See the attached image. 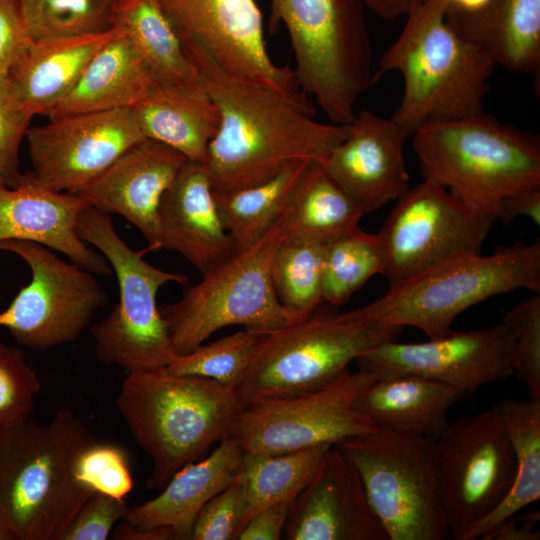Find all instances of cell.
Here are the masks:
<instances>
[{"label":"cell","mask_w":540,"mask_h":540,"mask_svg":"<svg viewBox=\"0 0 540 540\" xmlns=\"http://www.w3.org/2000/svg\"><path fill=\"white\" fill-rule=\"evenodd\" d=\"M76 232L106 258L119 285L118 303L90 328L97 360L128 372L167 366L175 353L157 294L164 284H185L187 277L149 264L118 235L112 215L93 206L80 213Z\"/></svg>","instance_id":"10"},{"label":"cell","mask_w":540,"mask_h":540,"mask_svg":"<svg viewBox=\"0 0 540 540\" xmlns=\"http://www.w3.org/2000/svg\"><path fill=\"white\" fill-rule=\"evenodd\" d=\"M186 160L168 145L145 138L77 194L101 211L124 217L142 233L148 250H159V203Z\"/></svg>","instance_id":"21"},{"label":"cell","mask_w":540,"mask_h":540,"mask_svg":"<svg viewBox=\"0 0 540 540\" xmlns=\"http://www.w3.org/2000/svg\"><path fill=\"white\" fill-rule=\"evenodd\" d=\"M325 245L285 237L277 247L271 276L278 299L286 308L308 315L323 304Z\"/></svg>","instance_id":"37"},{"label":"cell","mask_w":540,"mask_h":540,"mask_svg":"<svg viewBox=\"0 0 540 540\" xmlns=\"http://www.w3.org/2000/svg\"><path fill=\"white\" fill-rule=\"evenodd\" d=\"M332 445L321 444L272 455L244 453L239 471L247 497L243 528L265 507L282 500L296 499Z\"/></svg>","instance_id":"34"},{"label":"cell","mask_w":540,"mask_h":540,"mask_svg":"<svg viewBox=\"0 0 540 540\" xmlns=\"http://www.w3.org/2000/svg\"><path fill=\"white\" fill-rule=\"evenodd\" d=\"M267 333L244 329L191 352L175 355L165 368L172 374L197 376L231 387L252 361Z\"/></svg>","instance_id":"38"},{"label":"cell","mask_w":540,"mask_h":540,"mask_svg":"<svg viewBox=\"0 0 540 540\" xmlns=\"http://www.w3.org/2000/svg\"><path fill=\"white\" fill-rule=\"evenodd\" d=\"M89 206L82 196L48 190L24 173L18 186L0 187V241L38 242L93 274L110 275L106 258L76 232L78 217Z\"/></svg>","instance_id":"22"},{"label":"cell","mask_w":540,"mask_h":540,"mask_svg":"<svg viewBox=\"0 0 540 540\" xmlns=\"http://www.w3.org/2000/svg\"><path fill=\"white\" fill-rule=\"evenodd\" d=\"M384 20L391 21L406 15L412 0H360Z\"/></svg>","instance_id":"50"},{"label":"cell","mask_w":540,"mask_h":540,"mask_svg":"<svg viewBox=\"0 0 540 540\" xmlns=\"http://www.w3.org/2000/svg\"><path fill=\"white\" fill-rule=\"evenodd\" d=\"M246 508L245 484L238 472L227 487L201 508L190 540H237L243 528Z\"/></svg>","instance_id":"42"},{"label":"cell","mask_w":540,"mask_h":540,"mask_svg":"<svg viewBox=\"0 0 540 540\" xmlns=\"http://www.w3.org/2000/svg\"><path fill=\"white\" fill-rule=\"evenodd\" d=\"M409 136L392 118L361 110L347 137L320 163L364 214L372 212L409 188L404 158Z\"/></svg>","instance_id":"20"},{"label":"cell","mask_w":540,"mask_h":540,"mask_svg":"<svg viewBox=\"0 0 540 540\" xmlns=\"http://www.w3.org/2000/svg\"><path fill=\"white\" fill-rule=\"evenodd\" d=\"M285 237L284 212L257 243L203 275L179 301L159 306L175 355L191 352L227 326L270 333L309 315L283 306L273 286L272 260Z\"/></svg>","instance_id":"9"},{"label":"cell","mask_w":540,"mask_h":540,"mask_svg":"<svg viewBox=\"0 0 540 540\" xmlns=\"http://www.w3.org/2000/svg\"><path fill=\"white\" fill-rule=\"evenodd\" d=\"M116 404L152 461L148 490L163 489L179 470L230 438L244 408L229 387L165 367L128 372Z\"/></svg>","instance_id":"2"},{"label":"cell","mask_w":540,"mask_h":540,"mask_svg":"<svg viewBox=\"0 0 540 540\" xmlns=\"http://www.w3.org/2000/svg\"><path fill=\"white\" fill-rule=\"evenodd\" d=\"M31 40L100 34L115 28L117 0H18Z\"/></svg>","instance_id":"36"},{"label":"cell","mask_w":540,"mask_h":540,"mask_svg":"<svg viewBox=\"0 0 540 540\" xmlns=\"http://www.w3.org/2000/svg\"><path fill=\"white\" fill-rule=\"evenodd\" d=\"M112 536L116 540H175L173 531L168 527H138L125 520L114 527Z\"/></svg>","instance_id":"49"},{"label":"cell","mask_w":540,"mask_h":540,"mask_svg":"<svg viewBox=\"0 0 540 540\" xmlns=\"http://www.w3.org/2000/svg\"><path fill=\"white\" fill-rule=\"evenodd\" d=\"M363 10L360 0H271L269 28L286 27L299 85L333 124L351 123L359 97L373 84Z\"/></svg>","instance_id":"7"},{"label":"cell","mask_w":540,"mask_h":540,"mask_svg":"<svg viewBox=\"0 0 540 540\" xmlns=\"http://www.w3.org/2000/svg\"><path fill=\"white\" fill-rule=\"evenodd\" d=\"M118 28L92 35L30 40L7 72L23 108L33 117L48 116L75 86L95 53Z\"/></svg>","instance_id":"25"},{"label":"cell","mask_w":540,"mask_h":540,"mask_svg":"<svg viewBox=\"0 0 540 540\" xmlns=\"http://www.w3.org/2000/svg\"><path fill=\"white\" fill-rule=\"evenodd\" d=\"M311 162H295L273 178L250 187L213 191L222 223L237 253L257 243L283 215L294 188Z\"/></svg>","instance_id":"33"},{"label":"cell","mask_w":540,"mask_h":540,"mask_svg":"<svg viewBox=\"0 0 540 540\" xmlns=\"http://www.w3.org/2000/svg\"><path fill=\"white\" fill-rule=\"evenodd\" d=\"M114 22L132 41L157 84L204 89L158 0H117Z\"/></svg>","instance_id":"30"},{"label":"cell","mask_w":540,"mask_h":540,"mask_svg":"<svg viewBox=\"0 0 540 540\" xmlns=\"http://www.w3.org/2000/svg\"><path fill=\"white\" fill-rule=\"evenodd\" d=\"M378 234L390 288L454 257L480 253L495 218L424 179L408 188Z\"/></svg>","instance_id":"13"},{"label":"cell","mask_w":540,"mask_h":540,"mask_svg":"<svg viewBox=\"0 0 540 540\" xmlns=\"http://www.w3.org/2000/svg\"><path fill=\"white\" fill-rule=\"evenodd\" d=\"M435 445L450 537L462 540L510 492L516 476L513 447L493 409L449 423Z\"/></svg>","instance_id":"15"},{"label":"cell","mask_w":540,"mask_h":540,"mask_svg":"<svg viewBox=\"0 0 540 540\" xmlns=\"http://www.w3.org/2000/svg\"><path fill=\"white\" fill-rule=\"evenodd\" d=\"M294 502L286 499L265 507L247 522L237 540L281 539Z\"/></svg>","instance_id":"46"},{"label":"cell","mask_w":540,"mask_h":540,"mask_svg":"<svg viewBox=\"0 0 540 540\" xmlns=\"http://www.w3.org/2000/svg\"><path fill=\"white\" fill-rule=\"evenodd\" d=\"M33 118L21 105L8 81L0 75V187H16L23 174L19 170V151Z\"/></svg>","instance_id":"43"},{"label":"cell","mask_w":540,"mask_h":540,"mask_svg":"<svg viewBox=\"0 0 540 540\" xmlns=\"http://www.w3.org/2000/svg\"><path fill=\"white\" fill-rule=\"evenodd\" d=\"M125 499L94 492L82 505L61 540H105L128 510Z\"/></svg>","instance_id":"44"},{"label":"cell","mask_w":540,"mask_h":540,"mask_svg":"<svg viewBox=\"0 0 540 540\" xmlns=\"http://www.w3.org/2000/svg\"><path fill=\"white\" fill-rule=\"evenodd\" d=\"M363 214L322 164L312 161L285 210L286 238L327 244L358 228Z\"/></svg>","instance_id":"32"},{"label":"cell","mask_w":540,"mask_h":540,"mask_svg":"<svg viewBox=\"0 0 540 540\" xmlns=\"http://www.w3.org/2000/svg\"><path fill=\"white\" fill-rule=\"evenodd\" d=\"M243 455L233 438L221 441L206 457L179 470L156 497L128 507L123 520L138 527H168L175 540H190L197 514L237 476Z\"/></svg>","instance_id":"24"},{"label":"cell","mask_w":540,"mask_h":540,"mask_svg":"<svg viewBox=\"0 0 540 540\" xmlns=\"http://www.w3.org/2000/svg\"><path fill=\"white\" fill-rule=\"evenodd\" d=\"M464 393L413 374L377 378L356 400L355 408L378 428L436 440L448 427V410Z\"/></svg>","instance_id":"26"},{"label":"cell","mask_w":540,"mask_h":540,"mask_svg":"<svg viewBox=\"0 0 540 540\" xmlns=\"http://www.w3.org/2000/svg\"><path fill=\"white\" fill-rule=\"evenodd\" d=\"M492 409L500 418L513 447L516 476L502 503L471 527L462 540L482 539L540 497V399L506 398Z\"/></svg>","instance_id":"31"},{"label":"cell","mask_w":540,"mask_h":540,"mask_svg":"<svg viewBox=\"0 0 540 540\" xmlns=\"http://www.w3.org/2000/svg\"><path fill=\"white\" fill-rule=\"evenodd\" d=\"M31 39L18 0H0V75L7 73Z\"/></svg>","instance_id":"45"},{"label":"cell","mask_w":540,"mask_h":540,"mask_svg":"<svg viewBox=\"0 0 540 540\" xmlns=\"http://www.w3.org/2000/svg\"><path fill=\"white\" fill-rule=\"evenodd\" d=\"M522 288L540 293L539 239L502 246L488 256L454 257L358 309L384 325L415 327L437 339L450 334L469 307Z\"/></svg>","instance_id":"8"},{"label":"cell","mask_w":540,"mask_h":540,"mask_svg":"<svg viewBox=\"0 0 540 540\" xmlns=\"http://www.w3.org/2000/svg\"><path fill=\"white\" fill-rule=\"evenodd\" d=\"M447 0H412L403 30L382 54L373 83L398 71L403 96L392 119L410 135L429 122L483 111L496 64L447 22Z\"/></svg>","instance_id":"3"},{"label":"cell","mask_w":540,"mask_h":540,"mask_svg":"<svg viewBox=\"0 0 540 540\" xmlns=\"http://www.w3.org/2000/svg\"><path fill=\"white\" fill-rule=\"evenodd\" d=\"M0 540H17L9 518L0 505Z\"/></svg>","instance_id":"51"},{"label":"cell","mask_w":540,"mask_h":540,"mask_svg":"<svg viewBox=\"0 0 540 540\" xmlns=\"http://www.w3.org/2000/svg\"><path fill=\"white\" fill-rule=\"evenodd\" d=\"M446 20L496 65L539 78L540 0H488L475 13Z\"/></svg>","instance_id":"28"},{"label":"cell","mask_w":540,"mask_h":540,"mask_svg":"<svg viewBox=\"0 0 540 540\" xmlns=\"http://www.w3.org/2000/svg\"><path fill=\"white\" fill-rule=\"evenodd\" d=\"M118 29L47 117L131 108L148 95L156 82L132 41Z\"/></svg>","instance_id":"27"},{"label":"cell","mask_w":540,"mask_h":540,"mask_svg":"<svg viewBox=\"0 0 540 540\" xmlns=\"http://www.w3.org/2000/svg\"><path fill=\"white\" fill-rule=\"evenodd\" d=\"M519 216H526L540 225V186L518 191L502 199L497 218L508 223Z\"/></svg>","instance_id":"47"},{"label":"cell","mask_w":540,"mask_h":540,"mask_svg":"<svg viewBox=\"0 0 540 540\" xmlns=\"http://www.w3.org/2000/svg\"><path fill=\"white\" fill-rule=\"evenodd\" d=\"M181 42L197 44L227 73L312 105L295 72L268 55L255 0H158Z\"/></svg>","instance_id":"16"},{"label":"cell","mask_w":540,"mask_h":540,"mask_svg":"<svg viewBox=\"0 0 540 540\" xmlns=\"http://www.w3.org/2000/svg\"><path fill=\"white\" fill-rule=\"evenodd\" d=\"M161 248L178 252L202 275L237 254L204 163L186 160L158 207Z\"/></svg>","instance_id":"23"},{"label":"cell","mask_w":540,"mask_h":540,"mask_svg":"<svg viewBox=\"0 0 540 540\" xmlns=\"http://www.w3.org/2000/svg\"><path fill=\"white\" fill-rule=\"evenodd\" d=\"M402 328L321 306L302 320L267 333L249 366L230 387L245 408L317 390L348 370L375 346L395 340Z\"/></svg>","instance_id":"6"},{"label":"cell","mask_w":540,"mask_h":540,"mask_svg":"<svg viewBox=\"0 0 540 540\" xmlns=\"http://www.w3.org/2000/svg\"><path fill=\"white\" fill-rule=\"evenodd\" d=\"M95 438L60 407L47 423L27 420L0 429V505L17 540H61L94 492L75 475Z\"/></svg>","instance_id":"4"},{"label":"cell","mask_w":540,"mask_h":540,"mask_svg":"<svg viewBox=\"0 0 540 540\" xmlns=\"http://www.w3.org/2000/svg\"><path fill=\"white\" fill-rule=\"evenodd\" d=\"M76 478L93 492L125 499L133 478L125 452L112 444L91 443L79 456Z\"/></svg>","instance_id":"41"},{"label":"cell","mask_w":540,"mask_h":540,"mask_svg":"<svg viewBox=\"0 0 540 540\" xmlns=\"http://www.w3.org/2000/svg\"><path fill=\"white\" fill-rule=\"evenodd\" d=\"M515 333L513 372L530 398L540 399V295L530 296L507 311L502 320Z\"/></svg>","instance_id":"40"},{"label":"cell","mask_w":540,"mask_h":540,"mask_svg":"<svg viewBox=\"0 0 540 540\" xmlns=\"http://www.w3.org/2000/svg\"><path fill=\"white\" fill-rule=\"evenodd\" d=\"M383 254L378 234L359 227L325 245L323 303L340 306L372 276L382 274Z\"/></svg>","instance_id":"35"},{"label":"cell","mask_w":540,"mask_h":540,"mask_svg":"<svg viewBox=\"0 0 540 540\" xmlns=\"http://www.w3.org/2000/svg\"><path fill=\"white\" fill-rule=\"evenodd\" d=\"M539 522L538 511L517 518L511 516L486 534L482 540H539Z\"/></svg>","instance_id":"48"},{"label":"cell","mask_w":540,"mask_h":540,"mask_svg":"<svg viewBox=\"0 0 540 540\" xmlns=\"http://www.w3.org/2000/svg\"><path fill=\"white\" fill-rule=\"evenodd\" d=\"M514 349L515 333L502 321L420 343L383 342L355 362L360 370L377 378L413 374L465 394L513 376Z\"/></svg>","instance_id":"18"},{"label":"cell","mask_w":540,"mask_h":540,"mask_svg":"<svg viewBox=\"0 0 540 540\" xmlns=\"http://www.w3.org/2000/svg\"><path fill=\"white\" fill-rule=\"evenodd\" d=\"M413 147L423 178L497 219L503 198L540 186V139L484 111L417 128Z\"/></svg>","instance_id":"5"},{"label":"cell","mask_w":540,"mask_h":540,"mask_svg":"<svg viewBox=\"0 0 540 540\" xmlns=\"http://www.w3.org/2000/svg\"><path fill=\"white\" fill-rule=\"evenodd\" d=\"M0 250L21 257L32 274L0 312V326L24 347L42 352L74 342L108 302L93 273L61 260L41 243L4 240Z\"/></svg>","instance_id":"12"},{"label":"cell","mask_w":540,"mask_h":540,"mask_svg":"<svg viewBox=\"0 0 540 540\" xmlns=\"http://www.w3.org/2000/svg\"><path fill=\"white\" fill-rule=\"evenodd\" d=\"M1 429V428H0Z\"/></svg>","instance_id":"52"},{"label":"cell","mask_w":540,"mask_h":540,"mask_svg":"<svg viewBox=\"0 0 540 540\" xmlns=\"http://www.w3.org/2000/svg\"><path fill=\"white\" fill-rule=\"evenodd\" d=\"M39 391L40 381L25 353L0 342V428L29 420Z\"/></svg>","instance_id":"39"},{"label":"cell","mask_w":540,"mask_h":540,"mask_svg":"<svg viewBox=\"0 0 540 540\" xmlns=\"http://www.w3.org/2000/svg\"><path fill=\"white\" fill-rule=\"evenodd\" d=\"M336 445L359 473L389 540L451 539L435 440L378 428Z\"/></svg>","instance_id":"11"},{"label":"cell","mask_w":540,"mask_h":540,"mask_svg":"<svg viewBox=\"0 0 540 540\" xmlns=\"http://www.w3.org/2000/svg\"><path fill=\"white\" fill-rule=\"evenodd\" d=\"M29 128L28 175L55 192L77 194L126 150L146 137L131 108L49 118Z\"/></svg>","instance_id":"17"},{"label":"cell","mask_w":540,"mask_h":540,"mask_svg":"<svg viewBox=\"0 0 540 540\" xmlns=\"http://www.w3.org/2000/svg\"><path fill=\"white\" fill-rule=\"evenodd\" d=\"M287 540H389L353 464L333 444L296 497Z\"/></svg>","instance_id":"19"},{"label":"cell","mask_w":540,"mask_h":540,"mask_svg":"<svg viewBox=\"0 0 540 540\" xmlns=\"http://www.w3.org/2000/svg\"><path fill=\"white\" fill-rule=\"evenodd\" d=\"M376 379L360 369L347 370L317 390L247 406L230 438L246 454L272 455L371 433L378 427L355 402Z\"/></svg>","instance_id":"14"},{"label":"cell","mask_w":540,"mask_h":540,"mask_svg":"<svg viewBox=\"0 0 540 540\" xmlns=\"http://www.w3.org/2000/svg\"><path fill=\"white\" fill-rule=\"evenodd\" d=\"M144 136L177 150L187 160L205 163L220 115L205 89L184 90L155 84L131 107Z\"/></svg>","instance_id":"29"},{"label":"cell","mask_w":540,"mask_h":540,"mask_svg":"<svg viewBox=\"0 0 540 540\" xmlns=\"http://www.w3.org/2000/svg\"><path fill=\"white\" fill-rule=\"evenodd\" d=\"M181 44L220 115L204 163L213 191L265 182L298 161L320 162L349 134L350 123L317 122L313 105L234 77L197 44Z\"/></svg>","instance_id":"1"}]
</instances>
